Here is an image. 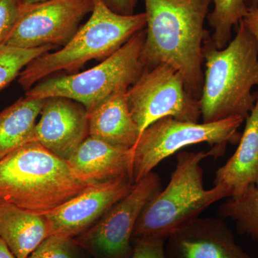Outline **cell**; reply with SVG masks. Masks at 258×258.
<instances>
[{
    "label": "cell",
    "instance_id": "cell-1",
    "mask_svg": "<svg viewBox=\"0 0 258 258\" xmlns=\"http://www.w3.org/2000/svg\"><path fill=\"white\" fill-rule=\"evenodd\" d=\"M145 69L169 64L182 76L188 92L200 99L203 90V42L212 0H144Z\"/></svg>",
    "mask_w": 258,
    "mask_h": 258
},
{
    "label": "cell",
    "instance_id": "cell-2",
    "mask_svg": "<svg viewBox=\"0 0 258 258\" xmlns=\"http://www.w3.org/2000/svg\"><path fill=\"white\" fill-rule=\"evenodd\" d=\"M223 49H218L210 32L203 42L205 64L200 102L203 123L233 116L245 119L255 104L258 86V50L255 40L243 22Z\"/></svg>",
    "mask_w": 258,
    "mask_h": 258
},
{
    "label": "cell",
    "instance_id": "cell-3",
    "mask_svg": "<svg viewBox=\"0 0 258 258\" xmlns=\"http://www.w3.org/2000/svg\"><path fill=\"white\" fill-rule=\"evenodd\" d=\"M88 185L67 161L36 142L0 160V204L45 215L79 195Z\"/></svg>",
    "mask_w": 258,
    "mask_h": 258
},
{
    "label": "cell",
    "instance_id": "cell-4",
    "mask_svg": "<svg viewBox=\"0 0 258 258\" xmlns=\"http://www.w3.org/2000/svg\"><path fill=\"white\" fill-rule=\"evenodd\" d=\"M147 27L145 13L118 14L104 0H95L87 21L60 50L46 52L21 71L18 83L25 90L55 73H74L88 61H103Z\"/></svg>",
    "mask_w": 258,
    "mask_h": 258
},
{
    "label": "cell",
    "instance_id": "cell-5",
    "mask_svg": "<svg viewBox=\"0 0 258 258\" xmlns=\"http://www.w3.org/2000/svg\"><path fill=\"white\" fill-rule=\"evenodd\" d=\"M208 152H182L176 156V165L165 189H161L142 210L133 233V240L148 237L167 238L199 218L209 207L230 198V191L216 184L206 189L201 163Z\"/></svg>",
    "mask_w": 258,
    "mask_h": 258
},
{
    "label": "cell",
    "instance_id": "cell-6",
    "mask_svg": "<svg viewBox=\"0 0 258 258\" xmlns=\"http://www.w3.org/2000/svg\"><path fill=\"white\" fill-rule=\"evenodd\" d=\"M145 38L146 28L98 66L79 74L40 81L27 91L25 96L69 98L91 113L117 93L128 91L140 77L145 69L142 60Z\"/></svg>",
    "mask_w": 258,
    "mask_h": 258
},
{
    "label": "cell",
    "instance_id": "cell-7",
    "mask_svg": "<svg viewBox=\"0 0 258 258\" xmlns=\"http://www.w3.org/2000/svg\"><path fill=\"white\" fill-rule=\"evenodd\" d=\"M233 116L212 123L184 121L166 117L154 122L142 132L134 147V184L154 168L183 148L207 143L211 157H221L228 144H238L242 133L239 128L244 121Z\"/></svg>",
    "mask_w": 258,
    "mask_h": 258
},
{
    "label": "cell",
    "instance_id": "cell-8",
    "mask_svg": "<svg viewBox=\"0 0 258 258\" xmlns=\"http://www.w3.org/2000/svg\"><path fill=\"white\" fill-rule=\"evenodd\" d=\"M126 99L141 134L166 117L196 123L201 118L199 99L188 92L181 75L168 64L144 69L127 91Z\"/></svg>",
    "mask_w": 258,
    "mask_h": 258
},
{
    "label": "cell",
    "instance_id": "cell-9",
    "mask_svg": "<svg viewBox=\"0 0 258 258\" xmlns=\"http://www.w3.org/2000/svg\"><path fill=\"white\" fill-rule=\"evenodd\" d=\"M161 189L160 176L152 171L136 183L132 191L92 227L75 237V240L94 258L132 257L137 220L146 205Z\"/></svg>",
    "mask_w": 258,
    "mask_h": 258
},
{
    "label": "cell",
    "instance_id": "cell-10",
    "mask_svg": "<svg viewBox=\"0 0 258 258\" xmlns=\"http://www.w3.org/2000/svg\"><path fill=\"white\" fill-rule=\"evenodd\" d=\"M95 0H49L22 4L16 21L0 45L19 48L64 46L80 23L91 14Z\"/></svg>",
    "mask_w": 258,
    "mask_h": 258
},
{
    "label": "cell",
    "instance_id": "cell-11",
    "mask_svg": "<svg viewBox=\"0 0 258 258\" xmlns=\"http://www.w3.org/2000/svg\"><path fill=\"white\" fill-rule=\"evenodd\" d=\"M134 184L124 178L88 185L79 195L45 215L50 235L75 238L81 235L126 197Z\"/></svg>",
    "mask_w": 258,
    "mask_h": 258
},
{
    "label": "cell",
    "instance_id": "cell-12",
    "mask_svg": "<svg viewBox=\"0 0 258 258\" xmlns=\"http://www.w3.org/2000/svg\"><path fill=\"white\" fill-rule=\"evenodd\" d=\"M34 133L35 142L67 161L89 136L88 111L69 98H46Z\"/></svg>",
    "mask_w": 258,
    "mask_h": 258
},
{
    "label": "cell",
    "instance_id": "cell-13",
    "mask_svg": "<svg viewBox=\"0 0 258 258\" xmlns=\"http://www.w3.org/2000/svg\"><path fill=\"white\" fill-rule=\"evenodd\" d=\"M166 258H252L220 217H199L166 238Z\"/></svg>",
    "mask_w": 258,
    "mask_h": 258
},
{
    "label": "cell",
    "instance_id": "cell-14",
    "mask_svg": "<svg viewBox=\"0 0 258 258\" xmlns=\"http://www.w3.org/2000/svg\"><path fill=\"white\" fill-rule=\"evenodd\" d=\"M134 148L116 147L88 136L67 162L80 179L91 185L124 178L134 181Z\"/></svg>",
    "mask_w": 258,
    "mask_h": 258
},
{
    "label": "cell",
    "instance_id": "cell-15",
    "mask_svg": "<svg viewBox=\"0 0 258 258\" xmlns=\"http://www.w3.org/2000/svg\"><path fill=\"white\" fill-rule=\"evenodd\" d=\"M255 104L245 118V125L233 155L217 171L215 185L225 186L230 198L240 196L258 184V91Z\"/></svg>",
    "mask_w": 258,
    "mask_h": 258
},
{
    "label": "cell",
    "instance_id": "cell-16",
    "mask_svg": "<svg viewBox=\"0 0 258 258\" xmlns=\"http://www.w3.org/2000/svg\"><path fill=\"white\" fill-rule=\"evenodd\" d=\"M121 91L88 113L89 136L125 149H134L141 132L134 121L126 99Z\"/></svg>",
    "mask_w": 258,
    "mask_h": 258
},
{
    "label": "cell",
    "instance_id": "cell-17",
    "mask_svg": "<svg viewBox=\"0 0 258 258\" xmlns=\"http://www.w3.org/2000/svg\"><path fill=\"white\" fill-rule=\"evenodd\" d=\"M50 235L45 215L0 204V238L17 258H27Z\"/></svg>",
    "mask_w": 258,
    "mask_h": 258
},
{
    "label": "cell",
    "instance_id": "cell-18",
    "mask_svg": "<svg viewBox=\"0 0 258 258\" xmlns=\"http://www.w3.org/2000/svg\"><path fill=\"white\" fill-rule=\"evenodd\" d=\"M45 99L25 96L0 112V160L35 142L34 131Z\"/></svg>",
    "mask_w": 258,
    "mask_h": 258
},
{
    "label": "cell",
    "instance_id": "cell-19",
    "mask_svg": "<svg viewBox=\"0 0 258 258\" xmlns=\"http://www.w3.org/2000/svg\"><path fill=\"white\" fill-rule=\"evenodd\" d=\"M220 218L235 222L237 232L258 242V184L252 185L240 196L227 198L217 210Z\"/></svg>",
    "mask_w": 258,
    "mask_h": 258
},
{
    "label": "cell",
    "instance_id": "cell-20",
    "mask_svg": "<svg viewBox=\"0 0 258 258\" xmlns=\"http://www.w3.org/2000/svg\"><path fill=\"white\" fill-rule=\"evenodd\" d=\"M213 10L209 13V25L213 30L212 41L218 49L231 41L232 29L243 20L247 8L244 0H212Z\"/></svg>",
    "mask_w": 258,
    "mask_h": 258
},
{
    "label": "cell",
    "instance_id": "cell-21",
    "mask_svg": "<svg viewBox=\"0 0 258 258\" xmlns=\"http://www.w3.org/2000/svg\"><path fill=\"white\" fill-rule=\"evenodd\" d=\"M55 48L45 46L23 49L0 45V91L19 77L21 71L31 61Z\"/></svg>",
    "mask_w": 258,
    "mask_h": 258
},
{
    "label": "cell",
    "instance_id": "cell-22",
    "mask_svg": "<svg viewBox=\"0 0 258 258\" xmlns=\"http://www.w3.org/2000/svg\"><path fill=\"white\" fill-rule=\"evenodd\" d=\"M83 250L72 237L51 235L27 258H83Z\"/></svg>",
    "mask_w": 258,
    "mask_h": 258
},
{
    "label": "cell",
    "instance_id": "cell-23",
    "mask_svg": "<svg viewBox=\"0 0 258 258\" xmlns=\"http://www.w3.org/2000/svg\"><path fill=\"white\" fill-rule=\"evenodd\" d=\"M165 241L159 237L136 239L133 240L134 252L131 258H166Z\"/></svg>",
    "mask_w": 258,
    "mask_h": 258
},
{
    "label": "cell",
    "instance_id": "cell-24",
    "mask_svg": "<svg viewBox=\"0 0 258 258\" xmlns=\"http://www.w3.org/2000/svg\"><path fill=\"white\" fill-rule=\"evenodd\" d=\"M21 5L20 0H0V44L13 28Z\"/></svg>",
    "mask_w": 258,
    "mask_h": 258
},
{
    "label": "cell",
    "instance_id": "cell-25",
    "mask_svg": "<svg viewBox=\"0 0 258 258\" xmlns=\"http://www.w3.org/2000/svg\"><path fill=\"white\" fill-rule=\"evenodd\" d=\"M107 5L115 13L123 15L134 14L139 0H104Z\"/></svg>",
    "mask_w": 258,
    "mask_h": 258
},
{
    "label": "cell",
    "instance_id": "cell-26",
    "mask_svg": "<svg viewBox=\"0 0 258 258\" xmlns=\"http://www.w3.org/2000/svg\"><path fill=\"white\" fill-rule=\"evenodd\" d=\"M242 22L255 40L258 50V8H249Z\"/></svg>",
    "mask_w": 258,
    "mask_h": 258
},
{
    "label": "cell",
    "instance_id": "cell-27",
    "mask_svg": "<svg viewBox=\"0 0 258 258\" xmlns=\"http://www.w3.org/2000/svg\"><path fill=\"white\" fill-rule=\"evenodd\" d=\"M0 258H17L1 238H0Z\"/></svg>",
    "mask_w": 258,
    "mask_h": 258
},
{
    "label": "cell",
    "instance_id": "cell-28",
    "mask_svg": "<svg viewBox=\"0 0 258 258\" xmlns=\"http://www.w3.org/2000/svg\"><path fill=\"white\" fill-rule=\"evenodd\" d=\"M247 9L252 8H258V0H244Z\"/></svg>",
    "mask_w": 258,
    "mask_h": 258
},
{
    "label": "cell",
    "instance_id": "cell-29",
    "mask_svg": "<svg viewBox=\"0 0 258 258\" xmlns=\"http://www.w3.org/2000/svg\"><path fill=\"white\" fill-rule=\"evenodd\" d=\"M49 0H20V3L23 5L35 4V3H43Z\"/></svg>",
    "mask_w": 258,
    "mask_h": 258
}]
</instances>
